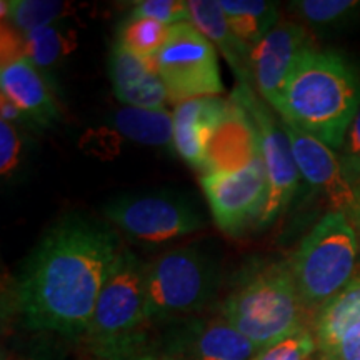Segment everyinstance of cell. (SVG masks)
<instances>
[{"label":"cell","instance_id":"1","mask_svg":"<svg viewBox=\"0 0 360 360\" xmlns=\"http://www.w3.org/2000/svg\"><path fill=\"white\" fill-rule=\"evenodd\" d=\"M124 247L110 222L72 212L45 232L13 283L20 322L35 332L85 337Z\"/></svg>","mask_w":360,"mask_h":360},{"label":"cell","instance_id":"2","mask_svg":"<svg viewBox=\"0 0 360 360\" xmlns=\"http://www.w3.org/2000/svg\"><path fill=\"white\" fill-rule=\"evenodd\" d=\"M360 110V74L347 57L309 49L282 90L276 112L282 120L340 150Z\"/></svg>","mask_w":360,"mask_h":360},{"label":"cell","instance_id":"3","mask_svg":"<svg viewBox=\"0 0 360 360\" xmlns=\"http://www.w3.org/2000/svg\"><path fill=\"white\" fill-rule=\"evenodd\" d=\"M220 315L259 350L312 327L297 292L290 259L250 270L224 300Z\"/></svg>","mask_w":360,"mask_h":360},{"label":"cell","instance_id":"4","mask_svg":"<svg viewBox=\"0 0 360 360\" xmlns=\"http://www.w3.org/2000/svg\"><path fill=\"white\" fill-rule=\"evenodd\" d=\"M147 265L122 249L98 295L85 339L96 359H119L146 345Z\"/></svg>","mask_w":360,"mask_h":360},{"label":"cell","instance_id":"5","mask_svg":"<svg viewBox=\"0 0 360 360\" xmlns=\"http://www.w3.org/2000/svg\"><path fill=\"white\" fill-rule=\"evenodd\" d=\"M357 255L359 233L339 212L323 215L300 242L290 267L300 302L312 322L323 305L357 277Z\"/></svg>","mask_w":360,"mask_h":360},{"label":"cell","instance_id":"6","mask_svg":"<svg viewBox=\"0 0 360 360\" xmlns=\"http://www.w3.org/2000/svg\"><path fill=\"white\" fill-rule=\"evenodd\" d=\"M219 262L199 245L170 250L147 265L150 322H175L200 312L217 294Z\"/></svg>","mask_w":360,"mask_h":360},{"label":"cell","instance_id":"7","mask_svg":"<svg viewBox=\"0 0 360 360\" xmlns=\"http://www.w3.org/2000/svg\"><path fill=\"white\" fill-rule=\"evenodd\" d=\"M152 60L170 101L180 103L224 92L215 45L191 22L170 27L167 44Z\"/></svg>","mask_w":360,"mask_h":360},{"label":"cell","instance_id":"8","mask_svg":"<svg viewBox=\"0 0 360 360\" xmlns=\"http://www.w3.org/2000/svg\"><path fill=\"white\" fill-rule=\"evenodd\" d=\"M103 215L135 240L162 244L200 231L205 219L188 197L175 192L127 193L107 202Z\"/></svg>","mask_w":360,"mask_h":360},{"label":"cell","instance_id":"9","mask_svg":"<svg viewBox=\"0 0 360 360\" xmlns=\"http://www.w3.org/2000/svg\"><path fill=\"white\" fill-rule=\"evenodd\" d=\"M231 98L249 112L259 130L260 155L269 179V199L257 227H265L290 205L299 188L300 172L281 115L274 114L269 103L255 96L252 85L238 84Z\"/></svg>","mask_w":360,"mask_h":360},{"label":"cell","instance_id":"10","mask_svg":"<svg viewBox=\"0 0 360 360\" xmlns=\"http://www.w3.org/2000/svg\"><path fill=\"white\" fill-rule=\"evenodd\" d=\"M200 186L220 231L240 233L259 222L269 199V179L262 157L236 172L202 174Z\"/></svg>","mask_w":360,"mask_h":360},{"label":"cell","instance_id":"11","mask_svg":"<svg viewBox=\"0 0 360 360\" xmlns=\"http://www.w3.org/2000/svg\"><path fill=\"white\" fill-rule=\"evenodd\" d=\"M282 122L290 139L300 177L326 197L332 212L344 214L360 236V187L349 179L330 147L285 120Z\"/></svg>","mask_w":360,"mask_h":360},{"label":"cell","instance_id":"12","mask_svg":"<svg viewBox=\"0 0 360 360\" xmlns=\"http://www.w3.org/2000/svg\"><path fill=\"white\" fill-rule=\"evenodd\" d=\"M259 352L222 315L175 321L162 342V354L177 360H252Z\"/></svg>","mask_w":360,"mask_h":360},{"label":"cell","instance_id":"13","mask_svg":"<svg viewBox=\"0 0 360 360\" xmlns=\"http://www.w3.org/2000/svg\"><path fill=\"white\" fill-rule=\"evenodd\" d=\"M314 45L300 22L281 20L252 49V75L259 94L276 110L292 72Z\"/></svg>","mask_w":360,"mask_h":360},{"label":"cell","instance_id":"14","mask_svg":"<svg viewBox=\"0 0 360 360\" xmlns=\"http://www.w3.org/2000/svg\"><path fill=\"white\" fill-rule=\"evenodd\" d=\"M227 110L207 143L204 174L236 172L260 159V137L249 112L229 98Z\"/></svg>","mask_w":360,"mask_h":360},{"label":"cell","instance_id":"15","mask_svg":"<svg viewBox=\"0 0 360 360\" xmlns=\"http://www.w3.org/2000/svg\"><path fill=\"white\" fill-rule=\"evenodd\" d=\"M109 75L115 97L124 105L165 109L169 94L157 74L154 60L135 56L114 42L109 56Z\"/></svg>","mask_w":360,"mask_h":360},{"label":"cell","instance_id":"16","mask_svg":"<svg viewBox=\"0 0 360 360\" xmlns=\"http://www.w3.org/2000/svg\"><path fill=\"white\" fill-rule=\"evenodd\" d=\"M231 101L202 97L180 102L174 109V148L192 169H205L207 143Z\"/></svg>","mask_w":360,"mask_h":360},{"label":"cell","instance_id":"17","mask_svg":"<svg viewBox=\"0 0 360 360\" xmlns=\"http://www.w3.org/2000/svg\"><path fill=\"white\" fill-rule=\"evenodd\" d=\"M0 90L4 97L24 112L30 122L49 127L58 120V109L51 89L47 87L42 72L27 56L2 65Z\"/></svg>","mask_w":360,"mask_h":360},{"label":"cell","instance_id":"18","mask_svg":"<svg viewBox=\"0 0 360 360\" xmlns=\"http://www.w3.org/2000/svg\"><path fill=\"white\" fill-rule=\"evenodd\" d=\"M187 4L191 11V24L219 49L237 75L238 84L252 85V49L242 42L229 25L219 0H191Z\"/></svg>","mask_w":360,"mask_h":360},{"label":"cell","instance_id":"19","mask_svg":"<svg viewBox=\"0 0 360 360\" xmlns=\"http://www.w3.org/2000/svg\"><path fill=\"white\" fill-rule=\"evenodd\" d=\"M357 326H360V276L315 315L312 332L322 357L330 360L342 337Z\"/></svg>","mask_w":360,"mask_h":360},{"label":"cell","instance_id":"20","mask_svg":"<svg viewBox=\"0 0 360 360\" xmlns=\"http://www.w3.org/2000/svg\"><path fill=\"white\" fill-rule=\"evenodd\" d=\"M112 124L129 141L143 146H174V112L125 105L112 117Z\"/></svg>","mask_w":360,"mask_h":360},{"label":"cell","instance_id":"21","mask_svg":"<svg viewBox=\"0 0 360 360\" xmlns=\"http://www.w3.org/2000/svg\"><path fill=\"white\" fill-rule=\"evenodd\" d=\"M229 25L242 42L254 49L278 19V4L265 0H219Z\"/></svg>","mask_w":360,"mask_h":360},{"label":"cell","instance_id":"22","mask_svg":"<svg viewBox=\"0 0 360 360\" xmlns=\"http://www.w3.org/2000/svg\"><path fill=\"white\" fill-rule=\"evenodd\" d=\"M290 11L302 25L315 30H334L352 24L360 17V0H295Z\"/></svg>","mask_w":360,"mask_h":360},{"label":"cell","instance_id":"23","mask_svg":"<svg viewBox=\"0 0 360 360\" xmlns=\"http://www.w3.org/2000/svg\"><path fill=\"white\" fill-rule=\"evenodd\" d=\"M2 22L15 27L22 35L56 24L69 6L58 0H2Z\"/></svg>","mask_w":360,"mask_h":360},{"label":"cell","instance_id":"24","mask_svg":"<svg viewBox=\"0 0 360 360\" xmlns=\"http://www.w3.org/2000/svg\"><path fill=\"white\" fill-rule=\"evenodd\" d=\"M170 37V27L152 19L129 15L117 30V44L135 56L152 60Z\"/></svg>","mask_w":360,"mask_h":360},{"label":"cell","instance_id":"25","mask_svg":"<svg viewBox=\"0 0 360 360\" xmlns=\"http://www.w3.org/2000/svg\"><path fill=\"white\" fill-rule=\"evenodd\" d=\"M27 57L39 70H47L74 51V34L52 24L25 35Z\"/></svg>","mask_w":360,"mask_h":360},{"label":"cell","instance_id":"26","mask_svg":"<svg viewBox=\"0 0 360 360\" xmlns=\"http://www.w3.org/2000/svg\"><path fill=\"white\" fill-rule=\"evenodd\" d=\"M317 350L312 328H300L295 334L260 350L252 360H309Z\"/></svg>","mask_w":360,"mask_h":360},{"label":"cell","instance_id":"27","mask_svg":"<svg viewBox=\"0 0 360 360\" xmlns=\"http://www.w3.org/2000/svg\"><path fill=\"white\" fill-rule=\"evenodd\" d=\"M130 15L157 20L169 27L191 22L188 4L182 0H142L134 4Z\"/></svg>","mask_w":360,"mask_h":360},{"label":"cell","instance_id":"28","mask_svg":"<svg viewBox=\"0 0 360 360\" xmlns=\"http://www.w3.org/2000/svg\"><path fill=\"white\" fill-rule=\"evenodd\" d=\"M339 159L349 179L360 187V110L347 130Z\"/></svg>","mask_w":360,"mask_h":360},{"label":"cell","instance_id":"29","mask_svg":"<svg viewBox=\"0 0 360 360\" xmlns=\"http://www.w3.org/2000/svg\"><path fill=\"white\" fill-rule=\"evenodd\" d=\"M20 135L13 124L0 122V170L2 175H11L20 160Z\"/></svg>","mask_w":360,"mask_h":360},{"label":"cell","instance_id":"30","mask_svg":"<svg viewBox=\"0 0 360 360\" xmlns=\"http://www.w3.org/2000/svg\"><path fill=\"white\" fill-rule=\"evenodd\" d=\"M0 51H2V65L27 56L25 35H22L8 22H2V49Z\"/></svg>","mask_w":360,"mask_h":360},{"label":"cell","instance_id":"31","mask_svg":"<svg viewBox=\"0 0 360 360\" xmlns=\"http://www.w3.org/2000/svg\"><path fill=\"white\" fill-rule=\"evenodd\" d=\"M330 360H360V326L350 328L342 337L339 347Z\"/></svg>","mask_w":360,"mask_h":360},{"label":"cell","instance_id":"32","mask_svg":"<svg viewBox=\"0 0 360 360\" xmlns=\"http://www.w3.org/2000/svg\"><path fill=\"white\" fill-rule=\"evenodd\" d=\"M0 109H2V120H6V122L8 124H13V122H20L24 124L27 122V117L24 112H22L19 107L15 105V103H12L11 101H8L7 97H0Z\"/></svg>","mask_w":360,"mask_h":360},{"label":"cell","instance_id":"33","mask_svg":"<svg viewBox=\"0 0 360 360\" xmlns=\"http://www.w3.org/2000/svg\"><path fill=\"white\" fill-rule=\"evenodd\" d=\"M119 359H129V360H177L174 357H169V355L162 354V352H154V350H150L148 347H143L141 350H137V352L127 355V357H119Z\"/></svg>","mask_w":360,"mask_h":360},{"label":"cell","instance_id":"34","mask_svg":"<svg viewBox=\"0 0 360 360\" xmlns=\"http://www.w3.org/2000/svg\"><path fill=\"white\" fill-rule=\"evenodd\" d=\"M2 360H47V357H45V355H40V354H34V352H30V354L17 352V354H8V355L4 354Z\"/></svg>","mask_w":360,"mask_h":360},{"label":"cell","instance_id":"35","mask_svg":"<svg viewBox=\"0 0 360 360\" xmlns=\"http://www.w3.org/2000/svg\"><path fill=\"white\" fill-rule=\"evenodd\" d=\"M96 360H129V359H96Z\"/></svg>","mask_w":360,"mask_h":360},{"label":"cell","instance_id":"36","mask_svg":"<svg viewBox=\"0 0 360 360\" xmlns=\"http://www.w3.org/2000/svg\"><path fill=\"white\" fill-rule=\"evenodd\" d=\"M319 360H328V359H326V357H321Z\"/></svg>","mask_w":360,"mask_h":360}]
</instances>
